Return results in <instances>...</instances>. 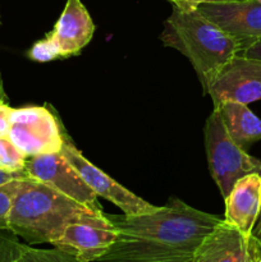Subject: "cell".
<instances>
[{
  "label": "cell",
  "instance_id": "1",
  "mask_svg": "<svg viewBox=\"0 0 261 262\" xmlns=\"http://www.w3.org/2000/svg\"><path fill=\"white\" fill-rule=\"evenodd\" d=\"M106 216L117 238L96 262H191L202 239L223 220L177 197L146 214Z\"/></svg>",
  "mask_w": 261,
  "mask_h": 262
},
{
  "label": "cell",
  "instance_id": "2",
  "mask_svg": "<svg viewBox=\"0 0 261 262\" xmlns=\"http://www.w3.org/2000/svg\"><path fill=\"white\" fill-rule=\"evenodd\" d=\"M92 212L99 211L78 204L37 179L26 177L13 199L8 229L30 246L51 245L69 224Z\"/></svg>",
  "mask_w": 261,
  "mask_h": 262
},
{
  "label": "cell",
  "instance_id": "3",
  "mask_svg": "<svg viewBox=\"0 0 261 262\" xmlns=\"http://www.w3.org/2000/svg\"><path fill=\"white\" fill-rule=\"evenodd\" d=\"M160 41L188 59L205 95L220 69L242 50L235 38L197 9L183 10L177 7H173L171 14L164 22Z\"/></svg>",
  "mask_w": 261,
  "mask_h": 262
},
{
  "label": "cell",
  "instance_id": "4",
  "mask_svg": "<svg viewBox=\"0 0 261 262\" xmlns=\"http://www.w3.org/2000/svg\"><path fill=\"white\" fill-rule=\"evenodd\" d=\"M204 137L210 176L223 199L241 178L252 173L260 174L261 161L248 155L245 148L232 140L215 107L205 123Z\"/></svg>",
  "mask_w": 261,
  "mask_h": 262
},
{
  "label": "cell",
  "instance_id": "5",
  "mask_svg": "<svg viewBox=\"0 0 261 262\" xmlns=\"http://www.w3.org/2000/svg\"><path fill=\"white\" fill-rule=\"evenodd\" d=\"M9 140L27 158L59 152L68 135L58 117L48 106H26L13 109Z\"/></svg>",
  "mask_w": 261,
  "mask_h": 262
},
{
  "label": "cell",
  "instance_id": "6",
  "mask_svg": "<svg viewBox=\"0 0 261 262\" xmlns=\"http://www.w3.org/2000/svg\"><path fill=\"white\" fill-rule=\"evenodd\" d=\"M25 170L28 177L48 184L78 204L94 211H102L96 194L84 183L61 151L27 158Z\"/></svg>",
  "mask_w": 261,
  "mask_h": 262
},
{
  "label": "cell",
  "instance_id": "7",
  "mask_svg": "<svg viewBox=\"0 0 261 262\" xmlns=\"http://www.w3.org/2000/svg\"><path fill=\"white\" fill-rule=\"evenodd\" d=\"M115 238L117 230L106 214L92 212L69 224L51 246L71 253L78 262H96L109 251Z\"/></svg>",
  "mask_w": 261,
  "mask_h": 262
},
{
  "label": "cell",
  "instance_id": "8",
  "mask_svg": "<svg viewBox=\"0 0 261 262\" xmlns=\"http://www.w3.org/2000/svg\"><path fill=\"white\" fill-rule=\"evenodd\" d=\"M61 154L66 156L67 160L72 164L77 173L81 176L84 183L94 191L96 196L102 197L109 202L119 207L125 215H138L154 211L158 206H154L150 202L145 201L138 197L129 189L123 187L113 178H110L106 173L95 166L91 161L87 160L81 151L71 142L67 137L64 142Z\"/></svg>",
  "mask_w": 261,
  "mask_h": 262
},
{
  "label": "cell",
  "instance_id": "9",
  "mask_svg": "<svg viewBox=\"0 0 261 262\" xmlns=\"http://www.w3.org/2000/svg\"><path fill=\"white\" fill-rule=\"evenodd\" d=\"M207 95L214 106L224 101L248 105L261 100V60L235 55L215 76Z\"/></svg>",
  "mask_w": 261,
  "mask_h": 262
},
{
  "label": "cell",
  "instance_id": "10",
  "mask_svg": "<svg viewBox=\"0 0 261 262\" xmlns=\"http://www.w3.org/2000/svg\"><path fill=\"white\" fill-rule=\"evenodd\" d=\"M261 241L223 219L194 251L191 262H258Z\"/></svg>",
  "mask_w": 261,
  "mask_h": 262
},
{
  "label": "cell",
  "instance_id": "11",
  "mask_svg": "<svg viewBox=\"0 0 261 262\" xmlns=\"http://www.w3.org/2000/svg\"><path fill=\"white\" fill-rule=\"evenodd\" d=\"M197 10L240 42L241 53L261 38V0L202 4Z\"/></svg>",
  "mask_w": 261,
  "mask_h": 262
},
{
  "label": "cell",
  "instance_id": "12",
  "mask_svg": "<svg viewBox=\"0 0 261 262\" xmlns=\"http://www.w3.org/2000/svg\"><path fill=\"white\" fill-rule=\"evenodd\" d=\"M94 32L92 18L81 0H67L63 13L46 37L51 41L59 58L64 59L78 55L91 41Z\"/></svg>",
  "mask_w": 261,
  "mask_h": 262
},
{
  "label": "cell",
  "instance_id": "13",
  "mask_svg": "<svg viewBox=\"0 0 261 262\" xmlns=\"http://www.w3.org/2000/svg\"><path fill=\"white\" fill-rule=\"evenodd\" d=\"M225 201L224 220L251 235L261 210V176L248 174L233 186Z\"/></svg>",
  "mask_w": 261,
  "mask_h": 262
},
{
  "label": "cell",
  "instance_id": "14",
  "mask_svg": "<svg viewBox=\"0 0 261 262\" xmlns=\"http://www.w3.org/2000/svg\"><path fill=\"white\" fill-rule=\"evenodd\" d=\"M232 140L242 148L261 140V119L256 117L247 105L235 101H224L214 106Z\"/></svg>",
  "mask_w": 261,
  "mask_h": 262
},
{
  "label": "cell",
  "instance_id": "15",
  "mask_svg": "<svg viewBox=\"0 0 261 262\" xmlns=\"http://www.w3.org/2000/svg\"><path fill=\"white\" fill-rule=\"evenodd\" d=\"M18 262H78L71 253L59 248H35L22 243V252Z\"/></svg>",
  "mask_w": 261,
  "mask_h": 262
},
{
  "label": "cell",
  "instance_id": "16",
  "mask_svg": "<svg viewBox=\"0 0 261 262\" xmlns=\"http://www.w3.org/2000/svg\"><path fill=\"white\" fill-rule=\"evenodd\" d=\"M27 156L9 140L0 138V168L8 171H25Z\"/></svg>",
  "mask_w": 261,
  "mask_h": 262
},
{
  "label": "cell",
  "instance_id": "17",
  "mask_svg": "<svg viewBox=\"0 0 261 262\" xmlns=\"http://www.w3.org/2000/svg\"><path fill=\"white\" fill-rule=\"evenodd\" d=\"M22 252V243L9 229L0 230V262H18Z\"/></svg>",
  "mask_w": 261,
  "mask_h": 262
},
{
  "label": "cell",
  "instance_id": "18",
  "mask_svg": "<svg viewBox=\"0 0 261 262\" xmlns=\"http://www.w3.org/2000/svg\"><path fill=\"white\" fill-rule=\"evenodd\" d=\"M20 181L22 179H15L0 187V230L8 229V216Z\"/></svg>",
  "mask_w": 261,
  "mask_h": 262
},
{
  "label": "cell",
  "instance_id": "19",
  "mask_svg": "<svg viewBox=\"0 0 261 262\" xmlns=\"http://www.w3.org/2000/svg\"><path fill=\"white\" fill-rule=\"evenodd\" d=\"M28 58L31 60L38 61V63H46V61L59 59V55L51 41L45 36L44 38L38 40L37 42L33 43V46L28 51Z\"/></svg>",
  "mask_w": 261,
  "mask_h": 262
},
{
  "label": "cell",
  "instance_id": "20",
  "mask_svg": "<svg viewBox=\"0 0 261 262\" xmlns=\"http://www.w3.org/2000/svg\"><path fill=\"white\" fill-rule=\"evenodd\" d=\"M12 110L13 107H10L8 102H0V138L9 137L10 128H12V120H10Z\"/></svg>",
  "mask_w": 261,
  "mask_h": 262
},
{
  "label": "cell",
  "instance_id": "21",
  "mask_svg": "<svg viewBox=\"0 0 261 262\" xmlns=\"http://www.w3.org/2000/svg\"><path fill=\"white\" fill-rule=\"evenodd\" d=\"M173 4V7L183 10H193L202 4H216V3H229L235 0H168Z\"/></svg>",
  "mask_w": 261,
  "mask_h": 262
},
{
  "label": "cell",
  "instance_id": "22",
  "mask_svg": "<svg viewBox=\"0 0 261 262\" xmlns=\"http://www.w3.org/2000/svg\"><path fill=\"white\" fill-rule=\"evenodd\" d=\"M26 177H28L27 173H26V170L25 171H8L0 168V187L9 183V182L15 181V179H23L26 178Z\"/></svg>",
  "mask_w": 261,
  "mask_h": 262
},
{
  "label": "cell",
  "instance_id": "23",
  "mask_svg": "<svg viewBox=\"0 0 261 262\" xmlns=\"http://www.w3.org/2000/svg\"><path fill=\"white\" fill-rule=\"evenodd\" d=\"M240 55L246 56V58L260 59L261 60V38L258 41H256L255 43H252L251 46H248L247 49H245Z\"/></svg>",
  "mask_w": 261,
  "mask_h": 262
},
{
  "label": "cell",
  "instance_id": "24",
  "mask_svg": "<svg viewBox=\"0 0 261 262\" xmlns=\"http://www.w3.org/2000/svg\"><path fill=\"white\" fill-rule=\"evenodd\" d=\"M260 176H261V171H260ZM252 234L257 238L258 241H261V210H260V215L257 217V222H256L255 228L252 230Z\"/></svg>",
  "mask_w": 261,
  "mask_h": 262
},
{
  "label": "cell",
  "instance_id": "25",
  "mask_svg": "<svg viewBox=\"0 0 261 262\" xmlns=\"http://www.w3.org/2000/svg\"><path fill=\"white\" fill-rule=\"evenodd\" d=\"M0 102H8V96L5 94L4 90V83H3L2 73H0Z\"/></svg>",
  "mask_w": 261,
  "mask_h": 262
},
{
  "label": "cell",
  "instance_id": "26",
  "mask_svg": "<svg viewBox=\"0 0 261 262\" xmlns=\"http://www.w3.org/2000/svg\"><path fill=\"white\" fill-rule=\"evenodd\" d=\"M258 262H261V258H260V260H258Z\"/></svg>",
  "mask_w": 261,
  "mask_h": 262
}]
</instances>
